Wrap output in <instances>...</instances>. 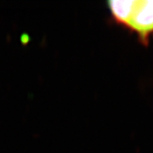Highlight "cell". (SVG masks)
<instances>
[{
    "label": "cell",
    "mask_w": 153,
    "mask_h": 153,
    "mask_svg": "<svg viewBox=\"0 0 153 153\" xmlns=\"http://www.w3.org/2000/svg\"><path fill=\"white\" fill-rule=\"evenodd\" d=\"M138 0L109 1L108 6L112 16L118 22L128 26L134 13Z\"/></svg>",
    "instance_id": "7a4b0ae2"
},
{
    "label": "cell",
    "mask_w": 153,
    "mask_h": 153,
    "mask_svg": "<svg viewBox=\"0 0 153 153\" xmlns=\"http://www.w3.org/2000/svg\"><path fill=\"white\" fill-rule=\"evenodd\" d=\"M128 27L139 33L143 40L147 39L153 32V0L137 2L135 10Z\"/></svg>",
    "instance_id": "6da1fadb"
}]
</instances>
